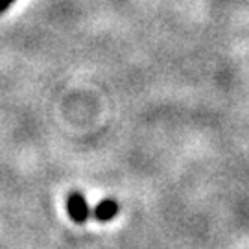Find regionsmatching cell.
<instances>
[{
    "mask_svg": "<svg viewBox=\"0 0 249 249\" xmlns=\"http://www.w3.org/2000/svg\"><path fill=\"white\" fill-rule=\"evenodd\" d=\"M15 0H0V15L2 13H6L9 8H11V4H13Z\"/></svg>",
    "mask_w": 249,
    "mask_h": 249,
    "instance_id": "3957f363",
    "label": "cell"
},
{
    "mask_svg": "<svg viewBox=\"0 0 249 249\" xmlns=\"http://www.w3.org/2000/svg\"><path fill=\"white\" fill-rule=\"evenodd\" d=\"M92 214H94V218L102 223L111 222L113 218H116V214H118V203H116L115 199H104V201H100V203L94 207Z\"/></svg>",
    "mask_w": 249,
    "mask_h": 249,
    "instance_id": "7a4b0ae2",
    "label": "cell"
},
{
    "mask_svg": "<svg viewBox=\"0 0 249 249\" xmlns=\"http://www.w3.org/2000/svg\"><path fill=\"white\" fill-rule=\"evenodd\" d=\"M67 213L71 216L72 222L76 223H85L90 216V209L87 199L83 197L80 192H72L71 196L67 197Z\"/></svg>",
    "mask_w": 249,
    "mask_h": 249,
    "instance_id": "6da1fadb",
    "label": "cell"
}]
</instances>
